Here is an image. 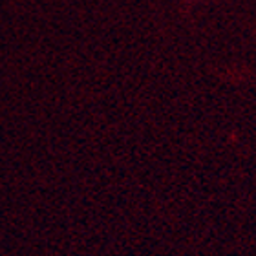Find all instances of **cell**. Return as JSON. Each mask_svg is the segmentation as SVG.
I'll return each instance as SVG.
<instances>
[]
</instances>
